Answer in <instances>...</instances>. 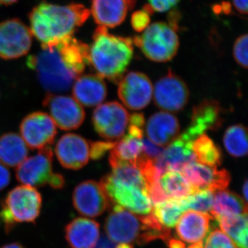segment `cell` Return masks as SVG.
Returning a JSON list of instances; mask_svg holds the SVG:
<instances>
[{
    "label": "cell",
    "instance_id": "cell-15",
    "mask_svg": "<svg viewBox=\"0 0 248 248\" xmlns=\"http://www.w3.org/2000/svg\"><path fill=\"white\" fill-rule=\"evenodd\" d=\"M187 85L179 77L170 71L156 83L154 91L155 103L165 112L182 110L188 102Z\"/></svg>",
    "mask_w": 248,
    "mask_h": 248
},
{
    "label": "cell",
    "instance_id": "cell-5",
    "mask_svg": "<svg viewBox=\"0 0 248 248\" xmlns=\"http://www.w3.org/2000/svg\"><path fill=\"white\" fill-rule=\"evenodd\" d=\"M112 205L104 229L108 239L113 242L143 245L156 239L167 241L172 237L169 229L153 228L147 223L144 217L135 215L119 205Z\"/></svg>",
    "mask_w": 248,
    "mask_h": 248
},
{
    "label": "cell",
    "instance_id": "cell-42",
    "mask_svg": "<svg viewBox=\"0 0 248 248\" xmlns=\"http://www.w3.org/2000/svg\"><path fill=\"white\" fill-rule=\"evenodd\" d=\"M169 248H185V244L182 241L171 237L166 241Z\"/></svg>",
    "mask_w": 248,
    "mask_h": 248
},
{
    "label": "cell",
    "instance_id": "cell-30",
    "mask_svg": "<svg viewBox=\"0 0 248 248\" xmlns=\"http://www.w3.org/2000/svg\"><path fill=\"white\" fill-rule=\"evenodd\" d=\"M192 152L195 161L200 164L214 168H218L221 164V149L205 134L196 139L192 144Z\"/></svg>",
    "mask_w": 248,
    "mask_h": 248
},
{
    "label": "cell",
    "instance_id": "cell-1",
    "mask_svg": "<svg viewBox=\"0 0 248 248\" xmlns=\"http://www.w3.org/2000/svg\"><path fill=\"white\" fill-rule=\"evenodd\" d=\"M42 48L28 58L27 66L49 93L68 91L89 64V46L73 36Z\"/></svg>",
    "mask_w": 248,
    "mask_h": 248
},
{
    "label": "cell",
    "instance_id": "cell-16",
    "mask_svg": "<svg viewBox=\"0 0 248 248\" xmlns=\"http://www.w3.org/2000/svg\"><path fill=\"white\" fill-rule=\"evenodd\" d=\"M119 83V97L130 110H141L151 102L153 84L146 75L140 72H130Z\"/></svg>",
    "mask_w": 248,
    "mask_h": 248
},
{
    "label": "cell",
    "instance_id": "cell-36",
    "mask_svg": "<svg viewBox=\"0 0 248 248\" xmlns=\"http://www.w3.org/2000/svg\"><path fill=\"white\" fill-rule=\"evenodd\" d=\"M116 141H97L91 143V158L97 160L101 159L108 151L115 147Z\"/></svg>",
    "mask_w": 248,
    "mask_h": 248
},
{
    "label": "cell",
    "instance_id": "cell-35",
    "mask_svg": "<svg viewBox=\"0 0 248 248\" xmlns=\"http://www.w3.org/2000/svg\"><path fill=\"white\" fill-rule=\"evenodd\" d=\"M150 15L143 9L134 13L131 17V25L134 30L138 32L146 30L151 23Z\"/></svg>",
    "mask_w": 248,
    "mask_h": 248
},
{
    "label": "cell",
    "instance_id": "cell-10",
    "mask_svg": "<svg viewBox=\"0 0 248 248\" xmlns=\"http://www.w3.org/2000/svg\"><path fill=\"white\" fill-rule=\"evenodd\" d=\"M128 111L120 103L100 104L94 110L93 123L94 130L108 141H115L125 135L129 123Z\"/></svg>",
    "mask_w": 248,
    "mask_h": 248
},
{
    "label": "cell",
    "instance_id": "cell-12",
    "mask_svg": "<svg viewBox=\"0 0 248 248\" xmlns=\"http://www.w3.org/2000/svg\"><path fill=\"white\" fill-rule=\"evenodd\" d=\"M56 126L63 130H76L85 120V111L81 104L70 96L48 93L43 102Z\"/></svg>",
    "mask_w": 248,
    "mask_h": 248
},
{
    "label": "cell",
    "instance_id": "cell-24",
    "mask_svg": "<svg viewBox=\"0 0 248 248\" xmlns=\"http://www.w3.org/2000/svg\"><path fill=\"white\" fill-rule=\"evenodd\" d=\"M211 218L208 213L195 210L186 211L176 225L178 236L182 241L190 244L202 241L210 229Z\"/></svg>",
    "mask_w": 248,
    "mask_h": 248
},
{
    "label": "cell",
    "instance_id": "cell-9",
    "mask_svg": "<svg viewBox=\"0 0 248 248\" xmlns=\"http://www.w3.org/2000/svg\"><path fill=\"white\" fill-rule=\"evenodd\" d=\"M144 123L143 114L135 113L130 116L128 133L110 151L109 162L112 169L122 164L133 165L136 167L139 161L146 156L143 153Z\"/></svg>",
    "mask_w": 248,
    "mask_h": 248
},
{
    "label": "cell",
    "instance_id": "cell-33",
    "mask_svg": "<svg viewBox=\"0 0 248 248\" xmlns=\"http://www.w3.org/2000/svg\"><path fill=\"white\" fill-rule=\"evenodd\" d=\"M204 248H239L232 240L220 230H215L209 234Z\"/></svg>",
    "mask_w": 248,
    "mask_h": 248
},
{
    "label": "cell",
    "instance_id": "cell-23",
    "mask_svg": "<svg viewBox=\"0 0 248 248\" xmlns=\"http://www.w3.org/2000/svg\"><path fill=\"white\" fill-rule=\"evenodd\" d=\"M99 224L90 218L79 217L65 228V237L71 248H95L99 240Z\"/></svg>",
    "mask_w": 248,
    "mask_h": 248
},
{
    "label": "cell",
    "instance_id": "cell-45",
    "mask_svg": "<svg viewBox=\"0 0 248 248\" xmlns=\"http://www.w3.org/2000/svg\"><path fill=\"white\" fill-rule=\"evenodd\" d=\"M203 241H200V242L195 243V244H192L190 246H189L187 248H204Z\"/></svg>",
    "mask_w": 248,
    "mask_h": 248
},
{
    "label": "cell",
    "instance_id": "cell-11",
    "mask_svg": "<svg viewBox=\"0 0 248 248\" xmlns=\"http://www.w3.org/2000/svg\"><path fill=\"white\" fill-rule=\"evenodd\" d=\"M32 39L30 29L19 19L0 23V58L14 60L27 55Z\"/></svg>",
    "mask_w": 248,
    "mask_h": 248
},
{
    "label": "cell",
    "instance_id": "cell-14",
    "mask_svg": "<svg viewBox=\"0 0 248 248\" xmlns=\"http://www.w3.org/2000/svg\"><path fill=\"white\" fill-rule=\"evenodd\" d=\"M22 138L28 148L43 149L50 146L56 137L57 126L46 112H35L27 115L20 124Z\"/></svg>",
    "mask_w": 248,
    "mask_h": 248
},
{
    "label": "cell",
    "instance_id": "cell-4",
    "mask_svg": "<svg viewBox=\"0 0 248 248\" xmlns=\"http://www.w3.org/2000/svg\"><path fill=\"white\" fill-rule=\"evenodd\" d=\"M133 51L132 39L112 35L107 28L99 27L89 46V64L99 76L118 83L133 58Z\"/></svg>",
    "mask_w": 248,
    "mask_h": 248
},
{
    "label": "cell",
    "instance_id": "cell-32",
    "mask_svg": "<svg viewBox=\"0 0 248 248\" xmlns=\"http://www.w3.org/2000/svg\"><path fill=\"white\" fill-rule=\"evenodd\" d=\"M186 210L210 213L213 208L214 192L209 190L196 191L190 196L182 199Z\"/></svg>",
    "mask_w": 248,
    "mask_h": 248
},
{
    "label": "cell",
    "instance_id": "cell-7",
    "mask_svg": "<svg viewBox=\"0 0 248 248\" xmlns=\"http://www.w3.org/2000/svg\"><path fill=\"white\" fill-rule=\"evenodd\" d=\"M147 58L156 62L172 60L178 51L179 40L174 28L164 22L149 25L141 36L133 39Z\"/></svg>",
    "mask_w": 248,
    "mask_h": 248
},
{
    "label": "cell",
    "instance_id": "cell-17",
    "mask_svg": "<svg viewBox=\"0 0 248 248\" xmlns=\"http://www.w3.org/2000/svg\"><path fill=\"white\" fill-rule=\"evenodd\" d=\"M195 191L209 190L213 192L226 190L231 182V174L226 170H218L192 161L181 170Z\"/></svg>",
    "mask_w": 248,
    "mask_h": 248
},
{
    "label": "cell",
    "instance_id": "cell-38",
    "mask_svg": "<svg viewBox=\"0 0 248 248\" xmlns=\"http://www.w3.org/2000/svg\"><path fill=\"white\" fill-rule=\"evenodd\" d=\"M180 0H148L153 11L162 13L169 11L179 2Z\"/></svg>",
    "mask_w": 248,
    "mask_h": 248
},
{
    "label": "cell",
    "instance_id": "cell-13",
    "mask_svg": "<svg viewBox=\"0 0 248 248\" xmlns=\"http://www.w3.org/2000/svg\"><path fill=\"white\" fill-rule=\"evenodd\" d=\"M221 109L215 100H205L194 107L190 125L178 138L186 145L192 146L196 139L208 130L221 126Z\"/></svg>",
    "mask_w": 248,
    "mask_h": 248
},
{
    "label": "cell",
    "instance_id": "cell-25",
    "mask_svg": "<svg viewBox=\"0 0 248 248\" xmlns=\"http://www.w3.org/2000/svg\"><path fill=\"white\" fill-rule=\"evenodd\" d=\"M29 148L20 135L14 133L0 137V163L9 167H17L27 158Z\"/></svg>",
    "mask_w": 248,
    "mask_h": 248
},
{
    "label": "cell",
    "instance_id": "cell-8",
    "mask_svg": "<svg viewBox=\"0 0 248 248\" xmlns=\"http://www.w3.org/2000/svg\"><path fill=\"white\" fill-rule=\"evenodd\" d=\"M53 151L50 146L40 150L37 155L27 158L17 166L16 179L32 187L50 186L55 190L63 188L64 177L53 170Z\"/></svg>",
    "mask_w": 248,
    "mask_h": 248
},
{
    "label": "cell",
    "instance_id": "cell-41",
    "mask_svg": "<svg viewBox=\"0 0 248 248\" xmlns=\"http://www.w3.org/2000/svg\"><path fill=\"white\" fill-rule=\"evenodd\" d=\"M99 244H97L95 248H116L117 245L115 244V242L111 241L108 238L104 237L101 239L99 241Z\"/></svg>",
    "mask_w": 248,
    "mask_h": 248
},
{
    "label": "cell",
    "instance_id": "cell-2",
    "mask_svg": "<svg viewBox=\"0 0 248 248\" xmlns=\"http://www.w3.org/2000/svg\"><path fill=\"white\" fill-rule=\"evenodd\" d=\"M91 12L84 5H57L40 3L29 16L32 35L40 41L42 46L54 45L73 36L89 17Z\"/></svg>",
    "mask_w": 248,
    "mask_h": 248
},
{
    "label": "cell",
    "instance_id": "cell-26",
    "mask_svg": "<svg viewBox=\"0 0 248 248\" xmlns=\"http://www.w3.org/2000/svg\"><path fill=\"white\" fill-rule=\"evenodd\" d=\"M248 213L247 202L239 195L226 190L218 191L214 196L211 216L215 219L222 217Z\"/></svg>",
    "mask_w": 248,
    "mask_h": 248
},
{
    "label": "cell",
    "instance_id": "cell-40",
    "mask_svg": "<svg viewBox=\"0 0 248 248\" xmlns=\"http://www.w3.org/2000/svg\"><path fill=\"white\" fill-rule=\"evenodd\" d=\"M235 9L241 14H248V0H232Z\"/></svg>",
    "mask_w": 248,
    "mask_h": 248
},
{
    "label": "cell",
    "instance_id": "cell-31",
    "mask_svg": "<svg viewBox=\"0 0 248 248\" xmlns=\"http://www.w3.org/2000/svg\"><path fill=\"white\" fill-rule=\"evenodd\" d=\"M223 145L226 151L234 157H243L248 154L247 129L244 125H232L223 136Z\"/></svg>",
    "mask_w": 248,
    "mask_h": 248
},
{
    "label": "cell",
    "instance_id": "cell-34",
    "mask_svg": "<svg viewBox=\"0 0 248 248\" xmlns=\"http://www.w3.org/2000/svg\"><path fill=\"white\" fill-rule=\"evenodd\" d=\"M248 34L240 36L235 41L233 55L240 66L248 68Z\"/></svg>",
    "mask_w": 248,
    "mask_h": 248
},
{
    "label": "cell",
    "instance_id": "cell-37",
    "mask_svg": "<svg viewBox=\"0 0 248 248\" xmlns=\"http://www.w3.org/2000/svg\"><path fill=\"white\" fill-rule=\"evenodd\" d=\"M162 148L156 146L148 139L143 138V153L147 158L155 160L162 153Z\"/></svg>",
    "mask_w": 248,
    "mask_h": 248
},
{
    "label": "cell",
    "instance_id": "cell-28",
    "mask_svg": "<svg viewBox=\"0 0 248 248\" xmlns=\"http://www.w3.org/2000/svg\"><path fill=\"white\" fill-rule=\"evenodd\" d=\"M220 228L239 248H248V213L217 218Z\"/></svg>",
    "mask_w": 248,
    "mask_h": 248
},
{
    "label": "cell",
    "instance_id": "cell-3",
    "mask_svg": "<svg viewBox=\"0 0 248 248\" xmlns=\"http://www.w3.org/2000/svg\"><path fill=\"white\" fill-rule=\"evenodd\" d=\"M110 204L119 205L138 216L151 213L153 203L148 186L141 171L131 165L112 169L100 182Z\"/></svg>",
    "mask_w": 248,
    "mask_h": 248
},
{
    "label": "cell",
    "instance_id": "cell-6",
    "mask_svg": "<svg viewBox=\"0 0 248 248\" xmlns=\"http://www.w3.org/2000/svg\"><path fill=\"white\" fill-rule=\"evenodd\" d=\"M42 198L35 187L17 186L10 191L1 204L0 219L9 232L18 223H35L40 216Z\"/></svg>",
    "mask_w": 248,
    "mask_h": 248
},
{
    "label": "cell",
    "instance_id": "cell-20",
    "mask_svg": "<svg viewBox=\"0 0 248 248\" xmlns=\"http://www.w3.org/2000/svg\"><path fill=\"white\" fill-rule=\"evenodd\" d=\"M135 0H93L91 14L99 27L114 28L125 20Z\"/></svg>",
    "mask_w": 248,
    "mask_h": 248
},
{
    "label": "cell",
    "instance_id": "cell-43",
    "mask_svg": "<svg viewBox=\"0 0 248 248\" xmlns=\"http://www.w3.org/2000/svg\"><path fill=\"white\" fill-rule=\"evenodd\" d=\"M1 248H25L22 245L20 244H18V243H12V244H9L7 245H5V246H3Z\"/></svg>",
    "mask_w": 248,
    "mask_h": 248
},
{
    "label": "cell",
    "instance_id": "cell-29",
    "mask_svg": "<svg viewBox=\"0 0 248 248\" xmlns=\"http://www.w3.org/2000/svg\"><path fill=\"white\" fill-rule=\"evenodd\" d=\"M186 211L182 199H169L154 204L151 213L164 228H174Z\"/></svg>",
    "mask_w": 248,
    "mask_h": 248
},
{
    "label": "cell",
    "instance_id": "cell-27",
    "mask_svg": "<svg viewBox=\"0 0 248 248\" xmlns=\"http://www.w3.org/2000/svg\"><path fill=\"white\" fill-rule=\"evenodd\" d=\"M159 185L169 199H183L196 192L185 176L179 170H168L159 178Z\"/></svg>",
    "mask_w": 248,
    "mask_h": 248
},
{
    "label": "cell",
    "instance_id": "cell-18",
    "mask_svg": "<svg viewBox=\"0 0 248 248\" xmlns=\"http://www.w3.org/2000/svg\"><path fill=\"white\" fill-rule=\"evenodd\" d=\"M73 203L80 215L93 218L110 208V201L100 183L95 181H86L77 186L73 191Z\"/></svg>",
    "mask_w": 248,
    "mask_h": 248
},
{
    "label": "cell",
    "instance_id": "cell-46",
    "mask_svg": "<svg viewBox=\"0 0 248 248\" xmlns=\"http://www.w3.org/2000/svg\"><path fill=\"white\" fill-rule=\"evenodd\" d=\"M17 0H0V5H10L16 2Z\"/></svg>",
    "mask_w": 248,
    "mask_h": 248
},
{
    "label": "cell",
    "instance_id": "cell-19",
    "mask_svg": "<svg viewBox=\"0 0 248 248\" xmlns=\"http://www.w3.org/2000/svg\"><path fill=\"white\" fill-rule=\"evenodd\" d=\"M55 152L59 162L63 168L77 170L89 163L91 143L79 135L66 134L59 140Z\"/></svg>",
    "mask_w": 248,
    "mask_h": 248
},
{
    "label": "cell",
    "instance_id": "cell-47",
    "mask_svg": "<svg viewBox=\"0 0 248 248\" xmlns=\"http://www.w3.org/2000/svg\"><path fill=\"white\" fill-rule=\"evenodd\" d=\"M116 248H133V245L130 244H119Z\"/></svg>",
    "mask_w": 248,
    "mask_h": 248
},
{
    "label": "cell",
    "instance_id": "cell-22",
    "mask_svg": "<svg viewBox=\"0 0 248 248\" xmlns=\"http://www.w3.org/2000/svg\"><path fill=\"white\" fill-rule=\"evenodd\" d=\"M73 98L81 105L94 107L100 105L107 97V87L97 74L80 76L73 83Z\"/></svg>",
    "mask_w": 248,
    "mask_h": 248
},
{
    "label": "cell",
    "instance_id": "cell-39",
    "mask_svg": "<svg viewBox=\"0 0 248 248\" xmlns=\"http://www.w3.org/2000/svg\"><path fill=\"white\" fill-rule=\"evenodd\" d=\"M11 182V174L9 170L0 163V191L4 190Z\"/></svg>",
    "mask_w": 248,
    "mask_h": 248
},
{
    "label": "cell",
    "instance_id": "cell-21",
    "mask_svg": "<svg viewBox=\"0 0 248 248\" xmlns=\"http://www.w3.org/2000/svg\"><path fill=\"white\" fill-rule=\"evenodd\" d=\"M180 125L177 117L169 112H158L146 124L147 138L156 146L164 148L179 135Z\"/></svg>",
    "mask_w": 248,
    "mask_h": 248
},
{
    "label": "cell",
    "instance_id": "cell-44",
    "mask_svg": "<svg viewBox=\"0 0 248 248\" xmlns=\"http://www.w3.org/2000/svg\"><path fill=\"white\" fill-rule=\"evenodd\" d=\"M248 181L245 182L244 186H243V193H244L245 201L247 202L248 200Z\"/></svg>",
    "mask_w": 248,
    "mask_h": 248
}]
</instances>
